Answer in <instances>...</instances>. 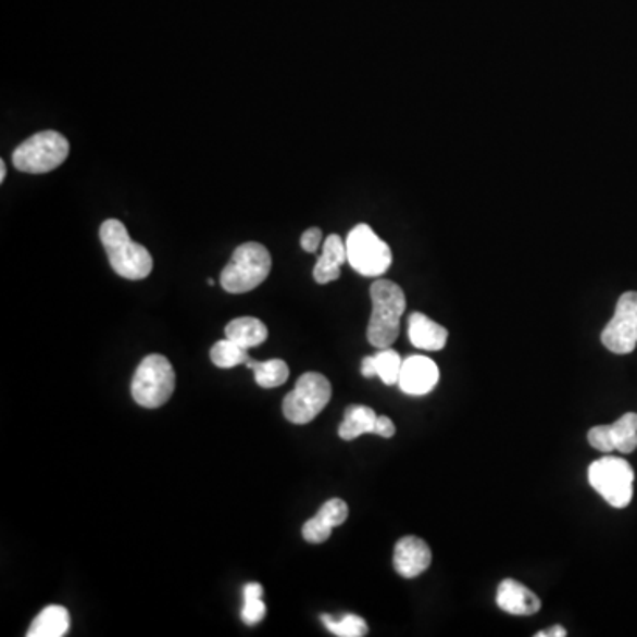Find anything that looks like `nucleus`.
Instances as JSON below:
<instances>
[{"label": "nucleus", "mask_w": 637, "mask_h": 637, "mask_svg": "<svg viewBox=\"0 0 637 637\" xmlns=\"http://www.w3.org/2000/svg\"><path fill=\"white\" fill-rule=\"evenodd\" d=\"M324 627L338 637H363L369 634V625L358 614H344L342 619L335 620L329 614L321 616Z\"/></svg>", "instance_id": "nucleus-21"}, {"label": "nucleus", "mask_w": 637, "mask_h": 637, "mask_svg": "<svg viewBox=\"0 0 637 637\" xmlns=\"http://www.w3.org/2000/svg\"><path fill=\"white\" fill-rule=\"evenodd\" d=\"M245 365L253 371L255 374V383H258L264 390L282 386L289 379V366L284 360H267V362H255L252 358H248Z\"/></svg>", "instance_id": "nucleus-18"}, {"label": "nucleus", "mask_w": 637, "mask_h": 637, "mask_svg": "<svg viewBox=\"0 0 637 637\" xmlns=\"http://www.w3.org/2000/svg\"><path fill=\"white\" fill-rule=\"evenodd\" d=\"M496 604L504 613L514 616H532L540 611V599L529 588L515 579L501 580L496 594Z\"/></svg>", "instance_id": "nucleus-12"}, {"label": "nucleus", "mask_w": 637, "mask_h": 637, "mask_svg": "<svg viewBox=\"0 0 637 637\" xmlns=\"http://www.w3.org/2000/svg\"><path fill=\"white\" fill-rule=\"evenodd\" d=\"M5 176H8V168H5V162L2 160V162H0V183L5 182Z\"/></svg>", "instance_id": "nucleus-31"}, {"label": "nucleus", "mask_w": 637, "mask_h": 637, "mask_svg": "<svg viewBox=\"0 0 637 637\" xmlns=\"http://www.w3.org/2000/svg\"><path fill=\"white\" fill-rule=\"evenodd\" d=\"M303 538L310 544H323L328 540L332 529L326 528L324 524L318 523L317 517H312L303 524Z\"/></svg>", "instance_id": "nucleus-26"}, {"label": "nucleus", "mask_w": 637, "mask_h": 637, "mask_svg": "<svg viewBox=\"0 0 637 637\" xmlns=\"http://www.w3.org/2000/svg\"><path fill=\"white\" fill-rule=\"evenodd\" d=\"M100 239L109 255L110 266L126 280H143L152 272L148 248L129 238L128 228L121 220H105L100 227Z\"/></svg>", "instance_id": "nucleus-2"}, {"label": "nucleus", "mask_w": 637, "mask_h": 637, "mask_svg": "<svg viewBox=\"0 0 637 637\" xmlns=\"http://www.w3.org/2000/svg\"><path fill=\"white\" fill-rule=\"evenodd\" d=\"M614 450L622 453H633L637 448V414L625 413L622 419L609 425Z\"/></svg>", "instance_id": "nucleus-19"}, {"label": "nucleus", "mask_w": 637, "mask_h": 637, "mask_svg": "<svg viewBox=\"0 0 637 637\" xmlns=\"http://www.w3.org/2000/svg\"><path fill=\"white\" fill-rule=\"evenodd\" d=\"M377 414L369 405H351L346 410L344 422L338 427V436L344 441H352L363 434H376Z\"/></svg>", "instance_id": "nucleus-17"}, {"label": "nucleus", "mask_w": 637, "mask_h": 637, "mask_svg": "<svg viewBox=\"0 0 637 637\" xmlns=\"http://www.w3.org/2000/svg\"><path fill=\"white\" fill-rule=\"evenodd\" d=\"M349 266L366 278L385 275L394 262L390 245L374 233L371 225L358 224L351 228L346 239Z\"/></svg>", "instance_id": "nucleus-6"}, {"label": "nucleus", "mask_w": 637, "mask_h": 637, "mask_svg": "<svg viewBox=\"0 0 637 637\" xmlns=\"http://www.w3.org/2000/svg\"><path fill=\"white\" fill-rule=\"evenodd\" d=\"M600 340L614 354H630L637 346V292L620 296L614 315L602 329Z\"/></svg>", "instance_id": "nucleus-9"}, {"label": "nucleus", "mask_w": 637, "mask_h": 637, "mask_svg": "<svg viewBox=\"0 0 637 637\" xmlns=\"http://www.w3.org/2000/svg\"><path fill=\"white\" fill-rule=\"evenodd\" d=\"M362 374L365 377L377 376L376 357L363 358Z\"/></svg>", "instance_id": "nucleus-29"}, {"label": "nucleus", "mask_w": 637, "mask_h": 637, "mask_svg": "<svg viewBox=\"0 0 637 637\" xmlns=\"http://www.w3.org/2000/svg\"><path fill=\"white\" fill-rule=\"evenodd\" d=\"M245 605L241 611V619L247 623L248 627H255L266 616V605L262 602V595L264 588L259 583H250L245 586Z\"/></svg>", "instance_id": "nucleus-22"}, {"label": "nucleus", "mask_w": 637, "mask_h": 637, "mask_svg": "<svg viewBox=\"0 0 637 637\" xmlns=\"http://www.w3.org/2000/svg\"><path fill=\"white\" fill-rule=\"evenodd\" d=\"M588 482L614 509H625L633 501L634 470L622 457L597 459L588 467Z\"/></svg>", "instance_id": "nucleus-7"}, {"label": "nucleus", "mask_w": 637, "mask_h": 637, "mask_svg": "<svg viewBox=\"0 0 637 637\" xmlns=\"http://www.w3.org/2000/svg\"><path fill=\"white\" fill-rule=\"evenodd\" d=\"M374 357H376L377 377L386 386L399 385L400 371L404 363L399 352L391 348L379 349Z\"/></svg>", "instance_id": "nucleus-23"}, {"label": "nucleus", "mask_w": 637, "mask_h": 637, "mask_svg": "<svg viewBox=\"0 0 637 637\" xmlns=\"http://www.w3.org/2000/svg\"><path fill=\"white\" fill-rule=\"evenodd\" d=\"M176 388V372L171 362L162 354H149L143 358L134 380H132V397L135 402L148 410H157L167 404Z\"/></svg>", "instance_id": "nucleus-4"}, {"label": "nucleus", "mask_w": 637, "mask_h": 637, "mask_svg": "<svg viewBox=\"0 0 637 637\" xmlns=\"http://www.w3.org/2000/svg\"><path fill=\"white\" fill-rule=\"evenodd\" d=\"M315 517H317L318 523L324 524L326 528H337V526H340V524H344L346 521H348V503H346L344 500H338V498L326 501V503L321 507V510H318Z\"/></svg>", "instance_id": "nucleus-24"}, {"label": "nucleus", "mask_w": 637, "mask_h": 637, "mask_svg": "<svg viewBox=\"0 0 637 637\" xmlns=\"http://www.w3.org/2000/svg\"><path fill=\"white\" fill-rule=\"evenodd\" d=\"M588 441H590L591 447H594L595 450H599V452L609 453L614 450L609 425H597V427L590 428V433H588Z\"/></svg>", "instance_id": "nucleus-25"}, {"label": "nucleus", "mask_w": 637, "mask_h": 637, "mask_svg": "<svg viewBox=\"0 0 637 637\" xmlns=\"http://www.w3.org/2000/svg\"><path fill=\"white\" fill-rule=\"evenodd\" d=\"M70 157V142L53 129L33 135L13 152V165L25 174H47L55 171Z\"/></svg>", "instance_id": "nucleus-5"}, {"label": "nucleus", "mask_w": 637, "mask_h": 637, "mask_svg": "<svg viewBox=\"0 0 637 637\" xmlns=\"http://www.w3.org/2000/svg\"><path fill=\"white\" fill-rule=\"evenodd\" d=\"M372 314L366 338L377 349L391 348L399 338L400 318L404 315L405 295L402 287L386 278H377L371 287Z\"/></svg>", "instance_id": "nucleus-1"}, {"label": "nucleus", "mask_w": 637, "mask_h": 637, "mask_svg": "<svg viewBox=\"0 0 637 637\" xmlns=\"http://www.w3.org/2000/svg\"><path fill=\"white\" fill-rule=\"evenodd\" d=\"M321 243H323V230L318 227L309 228V230H304L303 236H301V248H303L304 252H317Z\"/></svg>", "instance_id": "nucleus-27"}, {"label": "nucleus", "mask_w": 637, "mask_h": 637, "mask_svg": "<svg viewBox=\"0 0 637 637\" xmlns=\"http://www.w3.org/2000/svg\"><path fill=\"white\" fill-rule=\"evenodd\" d=\"M376 434L380 438H394L395 424L388 416H377Z\"/></svg>", "instance_id": "nucleus-28"}, {"label": "nucleus", "mask_w": 637, "mask_h": 637, "mask_svg": "<svg viewBox=\"0 0 637 637\" xmlns=\"http://www.w3.org/2000/svg\"><path fill=\"white\" fill-rule=\"evenodd\" d=\"M430 563H433V552L424 538L410 535V537L400 538L395 546V571L405 579H413L424 574Z\"/></svg>", "instance_id": "nucleus-10"}, {"label": "nucleus", "mask_w": 637, "mask_h": 637, "mask_svg": "<svg viewBox=\"0 0 637 637\" xmlns=\"http://www.w3.org/2000/svg\"><path fill=\"white\" fill-rule=\"evenodd\" d=\"M211 362L220 369H234L245 365L248 362V349L241 348L238 344L228 340L227 337L214 344L210 352Z\"/></svg>", "instance_id": "nucleus-20"}, {"label": "nucleus", "mask_w": 637, "mask_h": 637, "mask_svg": "<svg viewBox=\"0 0 637 637\" xmlns=\"http://www.w3.org/2000/svg\"><path fill=\"white\" fill-rule=\"evenodd\" d=\"M225 337L241 348H258L267 340V326L258 317L233 318L225 326Z\"/></svg>", "instance_id": "nucleus-16"}, {"label": "nucleus", "mask_w": 637, "mask_h": 637, "mask_svg": "<svg viewBox=\"0 0 637 637\" xmlns=\"http://www.w3.org/2000/svg\"><path fill=\"white\" fill-rule=\"evenodd\" d=\"M332 383L318 372H307L286 395L282 410L290 424H310L332 400Z\"/></svg>", "instance_id": "nucleus-8"}, {"label": "nucleus", "mask_w": 637, "mask_h": 637, "mask_svg": "<svg viewBox=\"0 0 637 637\" xmlns=\"http://www.w3.org/2000/svg\"><path fill=\"white\" fill-rule=\"evenodd\" d=\"M439 369L436 363L427 357L405 358L400 371V390L408 395H427L438 385Z\"/></svg>", "instance_id": "nucleus-11"}, {"label": "nucleus", "mask_w": 637, "mask_h": 637, "mask_svg": "<svg viewBox=\"0 0 637 637\" xmlns=\"http://www.w3.org/2000/svg\"><path fill=\"white\" fill-rule=\"evenodd\" d=\"M70 611L64 605H48L30 623L27 637H62L70 630Z\"/></svg>", "instance_id": "nucleus-15"}, {"label": "nucleus", "mask_w": 637, "mask_h": 637, "mask_svg": "<svg viewBox=\"0 0 637 637\" xmlns=\"http://www.w3.org/2000/svg\"><path fill=\"white\" fill-rule=\"evenodd\" d=\"M272 272V253L264 245L248 241L234 250L233 259L220 275V286L230 295L258 289Z\"/></svg>", "instance_id": "nucleus-3"}, {"label": "nucleus", "mask_w": 637, "mask_h": 637, "mask_svg": "<svg viewBox=\"0 0 637 637\" xmlns=\"http://www.w3.org/2000/svg\"><path fill=\"white\" fill-rule=\"evenodd\" d=\"M348 262V248L338 234H329L324 239L323 252L321 258L315 262L314 280L321 286H326L329 282L340 278V267Z\"/></svg>", "instance_id": "nucleus-13"}, {"label": "nucleus", "mask_w": 637, "mask_h": 637, "mask_svg": "<svg viewBox=\"0 0 637 637\" xmlns=\"http://www.w3.org/2000/svg\"><path fill=\"white\" fill-rule=\"evenodd\" d=\"M537 637H565L566 630L562 625H554V627L546 628L542 633L535 634Z\"/></svg>", "instance_id": "nucleus-30"}, {"label": "nucleus", "mask_w": 637, "mask_h": 637, "mask_svg": "<svg viewBox=\"0 0 637 637\" xmlns=\"http://www.w3.org/2000/svg\"><path fill=\"white\" fill-rule=\"evenodd\" d=\"M408 335L414 348L441 351L448 342V329L422 312H413L408 323Z\"/></svg>", "instance_id": "nucleus-14"}]
</instances>
